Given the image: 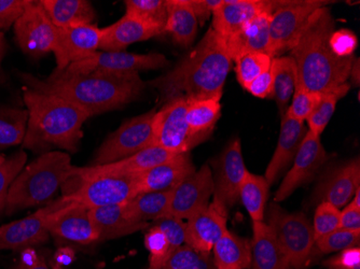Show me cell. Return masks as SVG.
Returning <instances> with one entry per match:
<instances>
[{"mask_svg": "<svg viewBox=\"0 0 360 269\" xmlns=\"http://www.w3.org/2000/svg\"><path fill=\"white\" fill-rule=\"evenodd\" d=\"M5 157H3V155H0V164L4 163L5 162Z\"/></svg>", "mask_w": 360, "mask_h": 269, "instance_id": "59", "label": "cell"}, {"mask_svg": "<svg viewBox=\"0 0 360 269\" xmlns=\"http://www.w3.org/2000/svg\"><path fill=\"white\" fill-rule=\"evenodd\" d=\"M206 254H201L192 249L188 244H183L176 249L173 254L167 258V263L162 269H184L189 265L199 261Z\"/></svg>", "mask_w": 360, "mask_h": 269, "instance_id": "48", "label": "cell"}, {"mask_svg": "<svg viewBox=\"0 0 360 269\" xmlns=\"http://www.w3.org/2000/svg\"><path fill=\"white\" fill-rule=\"evenodd\" d=\"M26 88L60 97L90 117L122 108L139 98L146 84L139 74L63 76L52 72L40 80L30 74H20Z\"/></svg>", "mask_w": 360, "mask_h": 269, "instance_id": "2", "label": "cell"}, {"mask_svg": "<svg viewBox=\"0 0 360 269\" xmlns=\"http://www.w3.org/2000/svg\"><path fill=\"white\" fill-rule=\"evenodd\" d=\"M268 181L264 176L248 171L240 189V198L252 222H262L266 218V204L269 197Z\"/></svg>", "mask_w": 360, "mask_h": 269, "instance_id": "34", "label": "cell"}, {"mask_svg": "<svg viewBox=\"0 0 360 269\" xmlns=\"http://www.w3.org/2000/svg\"><path fill=\"white\" fill-rule=\"evenodd\" d=\"M340 216H341V211L333 204H319L315 211L314 224H313L315 242L340 228Z\"/></svg>", "mask_w": 360, "mask_h": 269, "instance_id": "44", "label": "cell"}, {"mask_svg": "<svg viewBox=\"0 0 360 269\" xmlns=\"http://www.w3.org/2000/svg\"><path fill=\"white\" fill-rule=\"evenodd\" d=\"M125 12L143 23L161 28L165 32L167 23V0H127Z\"/></svg>", "mask_w": 360, "mask_h": 269, "instance_id": "38", "label": "cell"}, {"mask_svg": "<svg viewBox=\"0 0 360 269\" xmlns=\"http://www.w3.org/2000/svg\"><path fill=\"white\" fill-rule=\"evenodd\" d=\"M174 153L159 147H150L143 150L141 152L106 165L88 166L80 167L84 173H141L155 167L160 164L165 163L175 157Z\"/></svg>", "mask_w": 360, "mask_h": 269, "instance_id": "28", "label": "cell"}, {"mask_svg": "<svg viewBox=\"0 0 360 269\" xmlns=\"http://www.w3.org/2000/svg\"><path fill=\"white\" fill-rule=\"evenodd\" d=\"M41 5L58 28L91 25L96 16L92 4L86 0H41Z\"/></svg>", "mask_w": 360, "mask_h": 269, "instance_id": "29", "label": "cell"}, {"mask_svg": "<svg viewBox=\"0 0 360 269\" xmlns=\"http://www.w3.org/2000/svg\"><path fill=\"white\" fill-rule=\"evenodd\" d=\"M323 266L328 269H360V248L345 249L340 254L326 260Z\"/></svg>", "mask_w": 360, "mask_h": 269, "instance_id": "49", "label": "cell"}, {"mask_svg": "<svg viewBox=\"0 0 360 269\" xmlns=\"http://www.w3.org/2000/svg\"><path fill=\"white\" fill-rule=\"evenodd\" d=\"M245 90L259 98H271L273 92V74L271 68L252 80Z\"/></svg>", "mask_w": 360, "mask_h": 269, "instance_id": "50", "label": "cell"}, {"mask_svg": "<svg viewBox=\"0 0 360 269\" xmlns=\"http://www.w3.org/2000/svg\"><path fill=\"white\" fill-rule=\"evenodd\" d=\"M145 247L149 252V269L163 268L173 254L165 235L155 225H150L145 235Z\"/></svg>", "mask_w": 360, "mask_h": 269, "instance_id": "40", "label": "cell"}, {"mask_svg": "<svg viewBox=\"0 0 360 269\" xmlns=\"http://www.w3.org/2000/svg\"><path fill=\"white\" fill-rule=\"evenodd\" d=\"M360 188L359 159H352L326 171L313 194L312 203H330L343 207Z\"/></svg>", "mask_w": 360, "mask_h": 269, "instance_id": "18", "label": "cell"}, {"mask_svg": "<svg viewBox=\"0 0 360 269\" xmlns=\"http://www.w3.org/2000/svg\"><path fill=\"white\" fill-rule=\"evenodd\" d=\"M214 199L226 210L233 207L240 199V189L248 173L243 159L242 147L238 139L229 143L215 164Z\"/></svg>", "mask_w": 360, "mask_h": 269, "instance_id": "16", "label": "cell"}, {"mask_svg": "<svg viewBox=\"0 0 360 269\" xmlns=\"http://www.w3.org/2000/svg\"><path fill=\"white\" fill-rule=\"evenodd\" d=\"M157 109L125 121L102 143L91 166L106 165L132 157L151 147Z\"/></svg>", "mask_w": 360, "mask_h": 269, "instance_id": "9", "label": "cell"}, {"mask_svg": "<svg viewBox=\"0 0 360 269\" xmlns=\"http://www.w3.org/2000/svg\"><path fill=\"white\" fill-rule=\"evenodd\" d=\"M231 64L221 40L210 28L173 70L151 81L149 86L157 88L162 105L176 98L220 100Z\"/></svg>", "mask_w": 360, "mask_h": 269, "instance_id": "1", "label": "cell"}, {"mask_svg": "<svg viewBox=\"0 0 360 269\" xmlns=\"http://www.w3.org/2000/svg\"><path fill=\"white\" fill-rule=\"evenodd\" d=\"M215 185L210 166L204 165L200 171L184 180L172 191L169 209L165 216L189 220L200 210L210 205V196Z\"/></svg>", "mask_w": 360, "mask_h": 269, "instance_id": "15", "label": "cell"}, {"mask_svg": "<svg viewBox=\"0 0 360 269\" xmlns=\"http://www.w3.org/2000/svg\"><path fill=\"white\" fill-rule=\"evenodd\" d=\"M270 226L287 256L291 269H303L312 256L315 246L313 225L303 212H288L277 203H271L266 211Z\"/></svg>", "mask_w": 360, "mask_h": 269, "instance_id": "7", "label": "cell"}, {"mask_svg": "<svg viewBox=\"0 0 360 269\" xmlns=\"http://www.w3.org/2000/svg\"><path fill=\"white\" fill-rule=\"evenodd\" d=\"M102 40V28L95 24L72 28H58L53 53L56 68L63 72L72 63L86 60L97 52Z\"/></svg>", "mask_w": 360, "mask_h": 269, "instance_id": "17", "label": "cell"}, {"mask_svg": "<svg viewBox=\"0 0 360 269\" xmlns=\"http://www.w3.org/2000/svg\"><path fill=\"white\" fill-rule=\"evenodd\" d=\"M321 93L309 92L297 81L296 88L293 92L292 103L287 109L285 114L292 120L304 122L314 110L315 106L321 98Z\"/></svg>", "mask_w": 360, "mask_h": 269, "instance_id": "41", "label": "cell"}, {"mask_svg": "<svg viewBox=\"0 0 360 269\" xmlns=\"http://www.w3.org/2000/svg\"><path fill=\"white\" fill-rule=\"evenodd\" d=\"M188 100L172 99L162 105L153 119L151 147H159L174 155L189 153L193 147L207 140L208 136L192 133L186 120Z\"/></svg>", "mask_w": 360, "mask_h": 269, "instance_id": "8", "label": "cell"}, {"mask_svg": "<svg viewBox=\"0 0 360 269\" xmlns=\"http://www.w3.org/2000/svg\"><path fill=\"white\" fill-rule=\"evenodd\" d=\"M335 22L327 7L307 22L290 55L296 63L298 82L309 92L325 93L347 82L355 58H339L329 46Z\"/></svg>", "mask_w": 360, "mask_h": 269, "instance_id": "3", "label": "cell"}, {"mask_svg": "<svg viewBox=\"0 0 360 269\" xmlns=\"http://www.w3.org/2000/svg\"><path fill=\"white\" fill-rule=\"evenodd\" d=\"M14 34L24 53L39 58L53 51L58 27L44 11L41 1L32 0L14 24Z\"/></svg>", "mask_w": 360, "mask_h": 269, "instance_id": "13", "label": "cell"}, {"mask_svg": "<svg viewBox=\"0 0 360 269\" xmlns=\"http://www.w3.org/2000/svg\"><path fill=\"white\" fill-rule=\"evenodd\" d=\"M23 97L28 112L24 149L41 155L54 149L77 152L89 113L60 97L30 88H24Z\"/></svg>", "mask_w": 360, "mask_h": 269, "instance_id": "4", "label": "cell"}, {"mask_svg": "<svg viewBox=\"0 0 360 269\" xmlns=\"http://www.w3.org/2000/svg\"><path fill=\"white\" fill-rule=\"evenodd\" d=\"M167 11L165 32L169 34L181 48L191 46L196 37L199 22L189 0H167Z\"/></svg>", "mask_w": 360, "mask_h": 269, "instance_id": "30", "label": "cell"}, {"mask_svg": "<svg viewBox=\"0 0 360 269\" xmlns=\"http://www.w3.org/2000/svg\"><path fill=\"white\" fill-rule=\"evenodd\" d=\"M216 269H248L252 264V242L226 230L212 248Z\"/></svg>", "mask_w": 360, "mask_h": 269, "instance_id": "31", "label": "cell"}, {"mask_svg": "<svg viewBox=\"0 0 360 269\" xmlns=\"http://www.w3.org/2000/svg\"><path fill=\"white\" fill-rule=\"evenodd\" d=\"M6 51V42L5 38H4V34L0 30V82L3 80L1 78V62H3L4 55H5Z\"/></svg>", "mask_w": 360, "mask_h": 269, "instance_id": "57", "label": "cell"}, {"mask_svg": "<svg viewBox=\"0 0 360 269\" xmlns=\"http://www.w3.org/2000/svg\"><path fill=\"white\" fill-rule=\"evenodd\" d=\"M354 199L352 200L351 203L353 204L355 207L359 208L360 209V188L356 190L355 194H354Z\"/></svg>", "mask_w": 360, "mask_h": 269, "instance_id": "58", "label": "cell"}, {"mask_svg": "<svg viewBox=\"0 0 360 269\" xmlns=\"http://www.w3.org/2000/svg\"><path fill=\"white\" fill-rule=\"evenodd\" d=\"M273 92L271 98L276 102L281 117L286 113L289 100L295 92L298 74L296 63L291 56H277L272 60Z\"/></svg>", "mask_w": 360, "mask_h": 269, "instance_id": "33", "label": "cell"}, {"mask_svg": "<svg viewBox=\"0 0 360 269\" xmlns=\"http://www.w3.org/2000/svg\"><path fill=\"white\" fill-rule=\"evenodd\" d=\"M195 171L190 152L176 155L165 163L139 173V194L175 189Z\"/></svg>", "mask_w": 360, "mask_h": 269, "instance_id": "23", "label": "cell"}, {"mask_svg": "<svg viewBox=\"0 0 360 269\" xmlns=\"http://www.w3.org/2000/svg\"><path fill=\"white\" fill-rule=\"evenodd\" d=\"M328 1L321 0H282L278 9L271 16L270 56L277 58L290 51L311 16Z\"/></svg>", "mask_w": 360, "mask_h": 269, "instance_id": "11", "label": "cell"}, {"mask_svg": "<svg viewBox=\"0 0 360 269\" xmlns=\"http://www.w3.org/2000/svg\"><path fill=\"white\" fill-rule=\"evenodd\" d=\"M172 191L143 192L124 204L129 218L136 223L150 224L165 218L169 209Z\"/></svg>", "mask_w": 360, "mask_h": 269, "instance_id": "32", "label": "cell"}, {"mask_svg": "<svg viewBox=\"0 0 360 269\" xmlns=\"http://www.w3.org/2000/svg\"><path fill=\"white\" fill-rule=\"evenodd\" d=\"M184 269H216L210 254H204L199 261Z\"/></svg>", "mask_w": 360, "mask_h": 269, "instance_id": "55", "label": "cell"}, {"mask_svg": "<svg viewBox=\"0 0 360 269\" xmlns=\"http://www.w3.org/2000/svg\"><path fill=\"white\" fill-rule=\"evenodd\" d=\"M124 204L89 209L91 220L100 235V242L124 237L127 235L150 228L151 224L132 221L125 211Z\"/></svg>", "mask_w": 360, "mask_h": 269, "instance_id": "27", "label": "cell"}, {"mask_svg": "<svg viewBox=\"0 0 360 269\" xmlns=\"http://www.w3.org/2000/svg\"><path fill=\"white\" fill-rule=\"evenodd\" d=\"M75 260H76V254L74 249L70 247L58 248L52 258V269H66V267L70 266Z\"/></svg>", "mask_w": 360, "mask_h": 269, "instance_id": "54", "label": "cell"}, {"mask_svg": "<svg viewBox=\"0 0 360 269\" xmlns=\"http://www.w3.org/2000/svg\"><path fill=\"white\" fill-rule=\"evenodd\" d=\"M360 232H351V230L338 228L330 234L325 235L315 242L321 254H333L340 252L345 249L359 247Z\"/></svg>", "mask_w": 360, "mask_h": 269, "instance_id": "43", "label": "cell"}, {"mask_svg": "<svg viewBox=\"0 0 360 269\" xmlns=\"http://www.w3.org/2000/svg\"><path fill=\"white\" fill-rule=\"evenodd\" d=\"M270 12H261L240 32L226 40L222 46L231 60L243 54L264 53L270 55Z\"/></svg>", "mask_w": 360, "mask_h": 269, "instance_id": "22", "label": "cell"}, {"mask_svg": "<svg viewBox=\"0 0 360 269\" xmlns=\"http://www.w3.org/2000/svg\"><path fill=\"white\" fill-rule=\"evenodd\" d=\"M264 11L271 13L269 0H221L212 11V30L220 40L228 39Z\"/></svg>", "mask_w": 360, "mask_h": 269, "instance_id": "20", "label": "cell"}, {"mask_svg": "<svg viewBox=\"0 0 360 269\" xmlns=\"http://www.w3.org/2000/svg\"><path fill=\"white\" fill-rule=\"evenodd\" d=\"M327 159L328 155L323 147L321 137L307 131L293 159L292 167L275 193L274 203L284 202L299 188L312 181Z\"/></svg>", "mask_w": 360, "mask_h": 269, "instance_id": "14", "label": "cell"}, {"mask_svg": "<svg viewBox=\"0 0 360 269\" xmlns=\"http://www.w3.org/2000/svg\"><path fill=\"white\" fill-rule=\"evenodd\" d=\"M307 131L304 122L283 115L280 138L264 175L270 187L292 163Z\"/></svg>", "mask_w": 360, "mask_h": 269, "instance_id": "24", "label": "cell"}, {"mask_svg": "<svg viewBox=\"0 0 360 269\" xmlns=\"http://www.w3.org/2000/svg\"><path fill=\"white\" fill-rule=\"evenodd\" d=\"M32 0H0V30L8 29L21 18Z\"/></svg>", "mask_w": 360, "mask_h": 269, "instance_id": "47", "label": "cell"}, {"mask_svg": "<svg viewBox=\"0 0 360 269\" xmlns=\"http://www.w3.org/2000/svg\"><path fill=\"white\" fill-rule=\"evenodd\" d=\"M163 54H134L125 52H95L86 60L72 63L63 72H53L63 76L86 74H133L143 70H155L169 66Z\"/></svg>", "mask_w": 360, "mask_h": 269, "instance_id": "10", "label": "cell"}, {"mask_svg": "<svg viewBox=\"0 0 360 269\" xmlns=\"http://www.w3.org/2000/svg\"><path fill=\"white\" fill-rule=\"evenodd\" d=\"M26 161L25 151H19L0 164V211L5 210L8 190L16 176L25 167Z\"/></svg>", "mask_w": 360, "mask_h": 269, "instance_id": "42", "label": "cell"}, {"mask_svg": "<svg viewBox=\"0 0 360 269\" xmlns=\"http://www.w3.org/2000/svg\"><path fill=\"white\" fill-rule=\"evenodd\" d=\"M189 1L196 19L201 25L207 21L212 11L221 3V0H189Z\"/></svg>", "mask_w": 360, "mask_h": 269, "instance_id": "52", "label": "cell"}, {"mask_svg": "<svg viewBox=\"0 0 360 269\" xmlns=\"http://www.w3.org/2000/svg\"><path fill=\"white\" fill-rule=\"evenodd\" d=\"M221 106L217 99L188 100L186 120L192 133L210 137L220 117Z\"/></svg>", "mask_w": 360, "mask_h": 269, "instance_id": "35", "label": "cell"}, {"mask_svg": "<svg viewBox=\"0 0 360 269\" xmlns=\"http://www.w3.org/2000/svg\"><path fill=\"white\" fill-rule=\"evenodd\" d=\"M351 232H360V209L349 203L342 210L340 216V228Z\"/></svg>", "mask_w": 360, "mask_h": 269, "instance_id": "51", "label": "cell"}, {"mask_svg": "<svg viewBox=\"0 0 360 269\" xmlns=\"http://www.w3.org/2000/svg\"><path fill=\"white\" fill-rule=\"evenodd\" d=\"M48 205L26 218L0 226L1 250H24L44 244L50 238L46 228Z\"/></svg>", "mask_w": 360, "mask_h": 269, "instance_id": "21", "label": "cell"}, {"mask_svg": "<svg viewBox=\"0 0 360 269\" xmlns=\"http://www.w3.org/2000/svg\"><path fill=\"white\" fill-rule=\"evenodd\" d=\"M228 210L214 199L186 223V244L201 254H210L226 232Z\"/></svg>", "mask_w": 360, "mask_h": 269, "instance_id": "19", "label": "cell"}, {"mask_svg": "<svg viewBox=\"0 0 360 269\" xmlns=\"http://www.w3.org/2000/svg\"><path fill=\"white\" fill-rule=\"evenodd\" d=\"M27 121L26 109L0 107V149L23 143Z\"/></svg>", "mask_w": 360, "mask_h": 269, "instance_id": "36", "label": "cell"}, {"mask_svg": "<svg viewBox=\"0 0 360 269\" xmlns=\"http://www.w3.org/2000/svg\"><path fill=\"white\" fill-rule=\"evenodd\" d=\"M349 88H351V84L347 82L333 90L321 93V98L315 106L314 110L307 117L309 131L321 137L326 126L330 122L338 102L349 93Z\"/></svg>", "mask_w": 360, "mask_h": 269, "instance_id": "37", "label": "cell"}, {"mask_svg": "<svg viewBox=\"0 0 360 269\" xmlns=\"http://www.w3.org/2000/svg\"><path fill=\"white\" fill-rule=\"evenodd\" d=\"M165 235L172 252L186 244V223L180 218L165 216L155 223Z\"/></svg>", "mask_w": 360, "mask_h": 269, "instance_id": "45", "label": "cell"}, {"mask_svg": "<svg viewBox=\"0 0 360 269\" xmlns=\"http://www.w3.org/2000/svg\"><path fill=\"white\" fill-rule=\"evenodd\" d=\"M352 81L355 83L356 86L359 84V60H354L353 66H352L351 74Z\"/></svg>", "mask_w": 360, "mask_h": 269, "instance_id": "56", "label": "cell"}, {"mask_svg": "<svg viewBox=\"0 0 360 269\" xmlns=\"http://www.w3.org/2000/svg\"><path fill=\"white\" fill-rule=\"evenodd\" d=\"M62 199L86 209L119 205L139 194V173H89L72 168Z\"/></svg>", "mask_w": 360, "mask_h": 269, "instance_id": "6", "label": "cell"}, {"mask_svg": "<svg viewBox=\"0 0 360 269\" xmlns=\"http://www.w3.org/2000/svg\"><path fill=\"white\" fill-rule=\"evenodd\" d=\"M163 30L143 23L132 16L124 14L118 22L102 28L100 50L102 52H123L129 44L145 41L161 35Z\"/></svg>", "mask_w": 360, "mask_h": 269, "instance_id": "25", "label": "cell"}, {"mask_svg": "<svg viewBox=\"0 0 360 269\" xmlns=\"http://www.w3.org/2000/svg\"><path fill=\"white\" fill-rule=\"evenodd\" d=\"M72 159L63 151H50L28 164L8 190L6 214L49 203L72 173Z\"/></svg>", "mask_w": 360, "mask_h": 269, "instance_id": "5", "label": "cell"}, {"mask_svg": "<svg viewBox=\"0 0 360 269\" xmlns=\"http://www.w3.org/2000/svg\"><path fill=\"white\" fill-rule=\"evenodd\" d=\"M357 37L352 30H335L329 39V46L339 58H351L357 48Z\"/></svg>", "mask_w": 360, "mask_h": 269, "instance_id": "46", "label": "cell"}, {"mask_svg": "<svg viewBox=\"0 0 360 269\" xmlns=\"http://www.w3.org/2000/svg\"><path fill=\"white\" fill-rule=\"evenodd\" d=\"M48 207L46 228L50 236L82 246L100 242V235L86 208L66 203L60 197L49 203Z\"/></svg>", "mask_w": 360, "mask_h": 269, "instance_id": "12", "label": "cell"}, {"mask_svg": "<svg viewBox=\"0 0 360 269\" xmlns=\"http://www.w3.org/2000/svg\"><path fill=\"white\" fill-rule=\"evenodd\" d=\"M273 58L264 53L243 54L234 60L236 62V74L238 83L243 88L252 80L270 70Z\"/></svg>", "mask_w": 360, "mask_h": 269, "instance_id": "39", "label": "cell"}, {"mask_svg": "<svg viewBox=\"0 0 360 269\" xmlns=\"http://www.w3.org/2000/svg\"><path fill=\"white\" fill-rule=\"evenodd\" d=\"M16 269H50L44 256H38L32 248H26L22 254L21 262Z\"/></svg>", "mask_w": 360, "mask_h": 269, "instance_id": "53", "label": "cell"}, {"mask_svg": "<svg viewBox=\"0 0 360 269\" xmlns=\"http://www.w3.org/2000/svg\"><path fill=\"white\" fill-rule=\"evenodd\" d=\"M252 269H291L284 251L266 222H252Z\"/></svg>", "mask_w": 360, "mask_h": 269, "instance_id": "26", "label": "cell"}]
</instances>
